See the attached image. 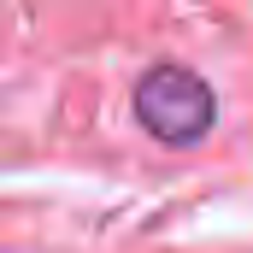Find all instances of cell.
I'll use <instances>...</instances> for the list:
<instances>
[{
  "label": "cell",
  "mask_w": 253,
  "mask_h": 253,
  "mask_svg": "<svg viewBox=\"0 0 253 253\" xmlns=\"http://www.w3.org/2000/svg\"><path fill=\"white\" fill-rule=\"evenodd\" d=\"M135 118H141V129L153 141L189 147L212 124V88L183 65H159V71H147L135 83Z\"/></svg>",
  "instance_id": "cell-1"
}]
</instances>
